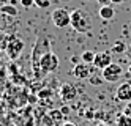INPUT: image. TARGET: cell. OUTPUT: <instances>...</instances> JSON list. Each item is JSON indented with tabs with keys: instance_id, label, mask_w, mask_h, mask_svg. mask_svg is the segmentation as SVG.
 Instances as JSON below:
<instances>
[{
	"instance_id": "6da1fadb",
	"label": "cell",
	"mask_w": 131,
	"mask_h": 126,
	"mask_svg": "<svg viewBox=\"0 0 131 126\" xmlns=\"http://www.w3.org/2000/svg\"><path fill=\"white\" fill-rule=\"evenodd\" d=\"M71 27L79 33H87L92 28V22L89 14L81 8H76L71 11Z\"/></svg>"
},
{
	"instance_id": "7a4b0ae2",
	"label": "cell",
	"mask_w": 131,
	"mask_h": 126,
	"mask_svg": "<svg viewBox=\"0 0 131 126\" xmlns=\"http://www.w3.org/2000/svg\"><path fill=\"white\" fill-rule=\"evenodd\" d=\"M59 57L55 55L54 52H48V54H44L41 57V60L38 63V68L35 70V73L38 74V70H41V74H49V73H54V71H57L59 70Z\"/></svg>"
},
{
	"instance_id": "3957f363",
	"label": "cell",
	"mask_w": 131,
	"mask_h": 126,
	"mask_svg": "<svg viewBox=\"0 0 131 126\" xmlns=\"http://www.w3.org/2000/svg\"><path fill=\"white\" fill-rule=\"evenodd\" d=\"M48 52H51V43H49L48 38H41L40 36L38 40H36V43L33 46V52H32V60H33L35 70L38 68V63L41 60V57L44 54H48Z\"/></svg>"
},
{
	"instance_id": "277c9868",
	"label": "cell",
	"mask_w": 131,
	"mask_h": 126,
	"mask_svg": "<svg viewBox=\"0 0 131 126\" xmlns=\"http://www.w3.org/2000/svg\"><path fill=\"white\" fill-rule=\"evenodd\" d=\"M52 24L57 28H67L71 25V11H68L67 8H57L52 11Z\"/></svg>"
},
{
	"instance_id": "5b68a950",
	"label": "cell",
	"mask_w": 131,
	"mask_h": 126,
	"mask_svg": "<svg viewBox=\"0 0 131 126\" xmlns=\"http://www.w3.org/2000/svg\"><path fill=\"white\" fill-rule=\"evenodd\" d=\"M122 74H123V68H122L118 63H114V62H112L109 66H106L104 70H101L103 79H104L106 82H109V84L117 82L122 77Z\"/></svg>"
},
{
	"instance_id": "8992f818",
	"label": "cell",
	"mask_w": 131,
	"mask_h": 126,
	"mask_svg": "<svg viewBox=\"0 0 131 126\" xmlns=\"http://www.w3.org/2000/svg\"><path fill=\"white\" fill-rule=\"evenodd\" d=\"M24 41L21 40V38H17V36H10L8 38V46H6V54L8 57H10L11 60H16L17 57H19L24 51Z\"/></svg>"
},
{
	"instance_id": "52a82bcc",
	"label": "cell",
	"mask_w": 131,
	"mask_h": 126,
	"mask_svg": "<svg viewBox=\"0 0 131 126\" xmlns=\"http://www.w3.org/2000/svg\"><path fill=\"white\" fill-rule=\"evenodd\" d=\"M59 96H60L62 101L70 102V101H73V99L78 98V88L73 84H70V82L62 84L60 85V90H59Z\"/></svg>"
},
{
	"instance_id": "ba28073f",
	"label": "cell",
	"mask_w": 131,
	"mask_h": 126,
	"mask_svg": "<svg viewBox=\"0 0 131 126\" xmlns=\"http://www.w3.org/2000/svg\"><path fill=\"white\" fill-rule=\"evenodd\" d=\"M93 74V68L89 63H78L73 68V76L76 79H89V77Z\"/></svg>"
},
{
	"instance_id": "9c48e42d",
	"label": "cell",
	"mask_w": 131,
	"mask_h": 126,
	"mask_svg": "<svg viewBox=\"0 0 131 126\" xmlns=\"http://www.w3.org/2000/svg\"><path fill=\"white\" fill-rule=\"evenodd\" d=\"M112 63V54L104 51V52H96L95 54V60H93V66L96 70H104L106 66Z\"/></svg>"
},
{
	"instance_id": "30bf717a",
	"label": "cell",
	"mask_w": 131,
	"mask_h": 126,
	"mask_svg": "<svg viewBox=\"0 0 131 126\" xmlns=\"http://www.w3.org/2000/svg\"><path fill=\"white\" fill-rule=\"evenodd\" d=\"M44 124L46 126H60L65 123V115L62 113V110H51L48 115L44 117Z\"/></svg>"
},
{
	"instance_id": "8fae6325",
	"label": "cell",
	"mask_w": 131,
	"mask_h": 126,
	"mask_svg": "<svg viewBox=\"0 0 131 126\" xmlns=\"http://www.w3.org/2000/svg\"><path fill=\"white\" fill-rule=\"evenodd\" d=\"M115 99L125 101V102H129L131 101V84L129 82L122 84L118 88H117V91H115Z\"/></svg>"
},
{
	"instance_id": "7c38bea8",
	"label": "cell",
	"mask_w": 131,
	"mask_h": 126,
	"mask_svg": "<svg viewBox=\"0 0 131 126\" xmlns=\"http://www.w3.org/2000/svg\"><path fill=\"white\" fill-rule=\"evenodd\" d=\"M98 14H100V17L103 19V21H111V19L115 16V11H114V8H112L111 5H106V6L100 8Z\"/></svg>"
},
{
	"instance_id": "4fadbf2b",
	"label": "cell",
	"mask_w": 131,
	"mask_h": 126,
	"mask_svg": "<svg viewBox=\"0 0 131 126\" xmlns=\"http://www.w3.org/2000/svg\"><path fill=\"white\" fill-rule=\"evenodd\" d=\"M0 13L5 14V16H17L19 14V9H17L14 5H3V6H0Z\"/></svg>"
},
{
	"instance_id": "5bb4252c",
	"label": "cell",
	"mask_w": 131,
	"mask_h": 126,
	"mask_svg": "<svg viewBox=\"0 0 131 126\" xmlns=\"http://www.w3.org/2000/svg\"><path fill=\"white\" fill-rule=\"evenodd\" d=\"M115 126H131V117H128V115H125V113L117 115Z\"/></svg>"
},
{
	"instance_id": "9a60e30c",
	"label": "cell",
	"mask_w": 131,
	"mask_h": 126,
	"mask_svg": "<svg viewBox=\"0 0 131 126\" xmlns=\"http://www.w3.org/2000/svg\"><path fill=\"white\" fill-rule=\"evenodd\" d=\"M114 54H123V52H126L128 49H126V44L122 41V40H118V41H115L114 43V46H112V49H111Z\"/></svg>"
},
{
	"instance_id": "2e32d148",
	"label": "cell",
	"mask_w": 131,
	"mask_h": 126,
	"mask_svg": "<svg viewBox=\"0 0 131 126\" xmlns=\"http://www.w3.org/2000/svg\"><path fill=\"white\" fill-rule=\"evenodd\" d=\"M81 60L84 62V63H92L93 65V60H95V54H93L92 51H84L82 54H81Z\"/></svg>"
},
{
	"instance_id": "e0dca14e",
	"label": "cell",
	"mask_w": 131,
	"mask_h": 126,
	"mask_svg": "<svg viewBox=\"0 0 131 126\" xmlns=\"http://www.w3.org/2000/svg\"><path fill=\"white\" fill-rule=\"evenodd\" d=\"M89 82H90L92 85H96V87H98V85H101L103 82H104V79H103L101 74H100V76H98V74H92V76L89 77Z\"/></svg>"
},
{
	"instance_id": "ac0fdd59",
	"label": "cell",
	"mask_w": 131,
	"mask_h": 126,
	"mask_svg": "<svg viewBox=\"0 0 131 126\" xmlns=\"http://www.w3.org/2000/svg\"><path fill=\"white\" fill-rule=\"evenodd\" d=\"M8 38H10V36H6L3 32H0V49H2V51H6V46H8Z\"/></svg>"
},
{
	"instance_id": "d6986e66",
	"label": "cell",
	"mask_w": 131,
	"mask_h": 126,
	"mask_svg": "<svg viewBox=\"0 0 131 126\" xmlns=\"http://www.w3.org/2000/svg\"><path fill=\"white\" fill-rule=\"evenodd\" d=\"M35 5L41 9H48L51 6V0H35Z\"/></svg>"
},
{
	"instance_id": "ffe728a7",
	"label": "cell",
	"mask_w": 131,
	"mask_h": 126,
	"mask_svg": "<svg viewBox=\"0 0 131 126\" xmlns=\"http://www.w3.org/2000/svg\"><path fill=\"white\" fill-rule=\"evenodd\" d=\"M19 2H21V5L24 8H30V6L35 5V0H19Z\"/></svg>"
},
{
	"instance_id": "44dd1931",
	"label": "cell",
	"mask_w": 131,
	"mask_h": 126,
	"mask_svg": "<svg viewBox=\"0 0 131 126\" xmlns=\"http://www.w3.org/2000/svg\"><path fill=\"white\" fill-rule=\"evenodd\" d=\"M123 113H125V115H128V117H131V101H129V102H126L125 109H123Z\"/></svg>"
},
{
	"instance_id": "7402d4cb",
	"label": "cell",
	"mask_w": 131,
	"mask_h": 126,
	"mask_svg": "<svg viewBox=\"0 0 131 126\" xmlns=\"http://www.w3.org/2000/svg\"><path fill=\"white\" fill-rule=\"evenodd\" d=\"M96 2H98L101 6H106V5H111V3H112L111 0H96Z\"/></svg>"
},
{
	"instance_id": "603a6c76",
	"label": "cell",
	"mask_w": 131,
	"mask_h": 126,
	"mask_svg": "<svg viewBox=\"0 0 131 126\" xmlns=\"http://www.w3.org/2000/svg\"><path fill=\"white\" fill-rule=\"evenodd\" d=\"M60 110H62V113H63V115H65V117H67V115H68V113H70V109H68V107H62V109H60Z\"/></svg>"
},
{
	"instance_id": "cb8c5ba5",
	"label": "cell",
	"mask_w": 131,
	"mask_h": 126,
	"mask_svg": "<svg viewBox=\"0 0 131 126\" xmlns=\"http://www.w3.org/2000/svg\"><path fill=\"white\" fill-rule=\"evenodd\" d=\"M60 126H76V124H74L73 121H65L63 124H60Z\"/></svg>"
},
{
	"instance_id": "d4e9b609",
	"label": "cell",
	"mask_w": 131,
	"mask_h": 126,
	"mask_svg": "<svg viewBox=\"0 0 131 126\" xmlns=\"http://www.w3.org/2000/svg\"><path fill=\"white\" fill-rule=\"evenodd\" d=\"M71 62H73L74 65H78V57H73V59H71Z\"/></svg>"
},
{
	"instance_id": "484cf974",
	"label": "cell",
	"mask_w": 131,
	"mask_h": 126,
	"mask_svg": "<svg viewBox=\"0 0 131 126\" xmlns=\"http://www.w3.org/2000/svg\"><path fill=\"white\" fill-rule=\"evenodd\" d=\"M6 2H8V0H0V6H3V5H6Z\"/></svg>"
},
{
	"instance_id": "4316f807",
	"label": "cell",
	"mask_w": 131,
	"mask_h": 126,
	"mask_svg": "<svg viewBox=\"0 0 131 126\" xmlns=\"http://www.w3.org/2000/svg\"><path fill=\"white\" fill-rule=\"evenodd\" d=\"M111 2H112V3H122L123 0H111Z\"/></svg>"
},
{
	"instance_id": "83f0119b",
	"label": "cell",
	"mask_w": 131,
	"mask_h": 126,
	"mask_svg": "<svg viewBox=\"0 0 131 126\" xmlns=\"http://www.w3.org/2000/svg\"><path fill=\"white\" fill-rule=\"evenodd\" d=\"M128 74L131 76V63H129V66H128Z\"/></svg>"
},
{
	"instance_id": "f1b7e54d",
	"label": "cell",
	"mask_w": 131,
	"mask_h": 126,
	"mask_svg": "<svg viewBox=\"0 0 131 126\" xmlns=\"http://www.w3.org/2000/svg\"><path fill=\"white\" fill-rule=\"evenodd\" d=\"M129 63H131V57H129Z\"/></svg>"
}]
</instances>
